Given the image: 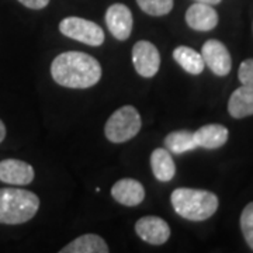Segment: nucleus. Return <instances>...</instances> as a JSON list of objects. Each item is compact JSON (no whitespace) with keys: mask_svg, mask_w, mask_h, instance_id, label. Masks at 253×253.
<instances>
[{"mask_svg":"<svg viewBox=\"0 0 253 253\" xmlns=\"http://www.w3.org/2000/svg\"><path fill=\"white\" fill-rule=\"evenodd\" d=\"M201 56L204 59V63L217 76H226L231 72L232 59L228 48L221 41L218 40L206 41L201 48Z\"/></svg>","mask_w":253,"mask_h":253,"instance_id":"0eeeda50","label":"nucleus"},{"mask_svg":"<svg viewBox=\"0 0 253 253\" xmlns=\"http://www.w3.org/2000/svg\"><path fill=\"white\" fill-rule=\"evenodd\" d=\"M34 169L30 163L18 159H4L0 162V180L14 186H26L34 180Z\"/></svg>","mask_w":253,"mask_h":253,"instance_id":"9d476101","label":"nucleus"},{"mask_svg":"<svg viewBox=\"0 0 253 253\" xmlns=\"http://www.w3.org/2000/svg\"><path fill=\"white\" fill-rule=\"evenodd\" d=\"M51 75L58 84L69 89H87L101 78V66L96 58L79 51L58 55L51 65Z\"/></svg>","mask_w":253,"mask_h":253,"instance_id":"f257e3e1","label":"nucleus"},{"mask_svg":"<svg viewBox=\"0 0 253 253\" xmlns=\"http://www.w3.org/2000/svg\"><path fill=\"white\" fill-rule=\"evenodd\" d=\"M40 199L33 191L23 189H0V224L18 225L34 217Z\"/></svg>","mask_w":253,"mask_h":253,"instance_id":"7ed1b4c3","label":"nucleus"},{"mask_svg":"<svg viewBox=\"0 0 253 253\" xmlns=\"http://www.w3.org/2000/svg\"><path fill=\"white\" fill-rule=\"evenodd\" d=\"M241 229L246 244L253 251V201L244 208L241 214Z\"/></svg>","mask_w":253,"mask_h":253,"instance_id":"aec40b11","label":"nucleus"},{"mask_svg":"<svg viewBox=\"0 0 253 253\" xmlns=\"http://www.w3.org/2000/svg\"><path fill=\"white\" fill-rule=\"evenodd\" d=\"M196 1H199V3H207V4L214 6V4H219L222 0H196Z\"/></svg>","mask_w":253,"mask_h":253,"instance_id":"b1692460","label":"nucleus"},{"mask_svg":"<svg viewBox=\"0 0 253 253\" xmlns=\"http://www.w3.org/2000/svg\"><path fill=\"white\" fill-rule=\"evenodd\" d=\"M154 176L159 181H170L176 174V165L166 148H156L151 155Z\"/></svg>","mask_w":253,"mask_h":253,"instance_id":"2eb2a0df","label":"nucleus"},{"mask_svg":"<svg viewBox=\"0 0 253 253\" xmlns=\"http://www.w3.org/2000/svg\"><path fill=\"white\" fill-rule=\"evenodd\" d=\"M23 6H26L28 9L41 10L48 6L49 0H18Z\"/></svg>","mask_w":253,"mask_h":253,"instance_id":"4be33fe9","label":"nucleus"},{"mask_svg":"<svg viewBox=\"0 0 253 253\" xmlns=\"http://www.w3.org/2000/svg\"><path fill=\"white\" fill-rule=\"evenodd\" d=\"M196 142L200 148L206 149H218L224 146L228 141L229 131L228 128L221 124H207L199 128L196 132Z\"/></svg>","mask_w":253,"mask_h":253,"instance_id":"ddd939ff","label":"nucleus"},{"mask_svg":"<svg viewBox=\"0 0 253 253\" xmlns=\"http://www.w3.org/2000/svg\"><path fill=\"white\" fill-rule=\"evenodd\" d=\"M165 146L169 152L176 155H181L199 148L194 132L189 129H179L168 134L165 138Z\"/></svg>","mask_w":253,"mask_h":253,"instance_id":"f3484780","label":"nucleus"},{"mask_svg":"<svg viewBox=\"0 0 253 253\" xmlns=\"http://www.w3.org/2000/svg\"><path fill=\"white\" fill-rule=\"evenodd\" d=\"M228 113L231 117L241 118L253 116V89L248 86L238 87L229 97L228 101Z\"/></svg>","mask_w":253,"mask_h":253,"instance_id":"4468645a","label":"nucleus"},{"mask_svg":"<svg viewBox=\"0 0 253 253\" xmlns=\"http://www.w3.org/2000/svg\"><path fill=\"white\" fill-rule=\"evenodd\" d=\"M59 31L65 37L76 40L82 44L100 46L104 42V31L99 24L82 17H66L59 23Z\"/></svg>","mask_w":253,"mask_h":253,"instance_id":"39448f33","label":"nucleus"},{"mask_svg":"<svg viewBox=\"0 0 253 253\" xmlns=\"http://www.w3.org/2000/svg\"><path fill=\"white\" fill-rule=\"evenodd\" d=\"M173 58L186 72L191 73V75H200L206 68V63H204L201 54H199L197 51H194L190 46H177L173 51Z\"/></svg>","mask_w":253,"mask_h":253,"instance_id":"a211bd4d","label":"nucleus"},{"mask_svg":"<svg viewBox=\"0 0 253 253\" xmlns=\"http://www.w3.org/2000/svg\"><path fill=\"white\" fill-rule=\"evenodd\" d=\"M111 196L117 203L123 204V206L135 207L144 201L145 189L138 180L121 179L111 187Z\"/></svg>","mask_w":253,"mask_h":253,"instance_id":"f8f14e48","label":"nucleus"},{"mask_svg":"<svg viewBox=\"0 0 253 253\" xmlns=\"http://www.w3.org/2000/svg\"><path fill=\"white\" fill-rule=\"evenodd\" d=\"M142 126L141 116L134 106H124L114 111L106 123L104 134L110 142L123 144L138 135Z\"/></svg>","mask_w":253,"mask_h":253,"instance_id":"20e7f679","label":"nucleus"},{"mask_svg":"<svg viewBox=\"0 0 253 253\" xmlns=\"http://www.w3.org/2000/svg\"><path fill=\"white\" fill-rule=\"evenodd\" d=\"M4 138H6V126L3 124V121L0 120V142H3Z\"/></svg>","mask_w":253,"mask_h":253,"instance_id":"5701e85b","label":"nucleus"},{"mask_svg":"<svg viewBox=\"0 0 253 253\" xmlns=\"http://www.w3.org/2000/svg\"><path fill=\"white\" fill-rule=\"evenodd\" d=\"M136 3L149 16H165L173 9V0H136Z\"/></svg>","mask_w":253,"mask_h":253,"instance_id":"6ab92c4d","label":"nucleus"},{"mask_svg":"<svg viewBox=\"0 0 253 253\" xmlns=\"http://www.w3.org/2000/svg\"><path fill=\"white\" fill-rule=\"evenodd\" d=\"M109 251V246L101 236L96 234H86L66 245L63 249H61V253H107Z\"/></svg>","mask_w":253,"mask_h":253,"instance_id":"dca6fc26","label":"nucleus"},{"mask_svg":"<svg viewBox=\"0 0 253 253\" xmlns=\"http://www.w3.org/2000/svg\"><path fill=\"white\" fill-rule=\"evenodd\" d=\"M132 62L139 76L154 78L161 66V55L152 42L138 41L132 48Z\"/></svg>","mask_w":253,"mask_h":253,"instance_id":"423d86ee","label":"nucleus"},{"mask_svg":"<svg viewBox=\"0 0 253 253\" xmlns=\"http://www.w3.org/2000/svg\"><path fill=\"white\" fill-rule=\"evenodd\" d=\"M186 23L196 31H211L217 27L218 13L211 4L196 1L186 11Z\"/></svg>","mask_w":253,"mask_h":253,"instance_id":"9b49d317","label":"nucleus"},{"mask_svg":"<svg viewBox=\"0 0 253 253\" xmlns=\"http://www.w3.org/2000/svg\"><path fill=\"white\" fill-rule=\"evenodd\" d=\"M135 232L148 244L163 245L170 236V228L162 218L148 215L136 221Z\"/></svg>","mask_w":253,"mask_h":253,"instance_id":"1a4fd4ad","label":"nucleus"},{"mask_svg":"<svg viewBox=\"0 0 253 253\" xmlns=\"http://www.w3.org/2000/svg\"><path fill=\"white\" fill-rule=\"evenodd\" d=\"M238 78L244 86L253 89V58L245 59L244 62L241 63L239 71H238Z\"/></svg>","mask_w":253,"mask_h":253,"instance_id":"412c9836","label":"nucleus"},{"mask_svg":"<svg viewBox=\"0 0 253 253\" xmlns=\"http://www.w3.org/2000/svg\"><path fill=\"white\" fill-rule=\"evenodd\" d=\"M106 24L114 38L120 41H126L129 38L132 31V13L126 4L114 3L106 11Z\"/></svg>","mask_w":253,"mask_h":253,"instance_id":"6e6552de","label":"nucleus"},{"mask_svg":"<svg viewBox=\"0 0 253 253\" xmlns=\"http://www.w3.org/2000/svg\"><path fill=\"white\" fill-rule=\"evenodd\" d=\"M174 211L189 221L200 222L211 218L218 210V197L208 190L176 189L170 196Z\"/></svg>","mask_w":253,"mask_h":253,"instance_id":"f03ea898","label":"nucleus"}]
</instances>
